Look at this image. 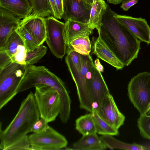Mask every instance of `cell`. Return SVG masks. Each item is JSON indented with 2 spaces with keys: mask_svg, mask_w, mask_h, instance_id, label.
<instances>
[{
  "mask_svg": "<svg viewBox=\"0 0 150 150\" xmlns=\"http://www.w3.org/2000/svg\"><path fill=\"white\" fill-rule=\"evenodd\" d=\"M114 12L107 3L106 10L98 33L120 61L128 66L137 58L141 41L117 20Z\"/></svg>",
  "mask_w": 150,
  "mask_h": 150,
  "instance_id": "obj_1",
  "label": "cell"
},
{
  "mask_svg": "<svg viewBox=\"0 0 150 150\" xmlns=\"http://www.w3.org/2000/svg\"><path fill=\"white\" fill-rule=\"evenodd\" d=\"M40 118L34 95L31 91L22 101L11 122L4 130L0 125V149L6 150L10 146L31 132L35 122Z\"/></svg>",
  "mask_w": 150,
  "mask_h": 150,
  "instance_id": "obj_2",
  "label": "cell"
},
{
  "mask_svg": "<svg viewBox=\"0 0 150 150\" xmlns=\"http://www.w3.org/2000/svg\"><path fill=\"white\" fill-rule=\"evenodd\" d=\"M25 75L17 90L22 92L41 85L46 84L53 88L59 93L62 102L60 117L67 120L70 117L71 100L64 82L44 66L27 65Z\"/></svg>",
  "mask_w": 150,
  "mask_h": 150,
  "instance_id": "obj_3",
  "label": "cell"
},
{
  "mask_svg": "<svg viewBox=\"0 0 150 150\" xmlns=\"http://www.w3.org/2000/svg\"><path fill=\"white\" fill-rule=\"evenodd\" d=\"M81 55L82 65L80 70L75 67L67 54L65 61L76 86L80 108L91 112L93 108L88 89L87 74L93 61L90 54Z\"/></svg>",
  "mask_w": 150,
  "mask_h": 150,
  "instance_id": "obj_4",
  "label": "cell"
},
{
  "mask_svg": "<svg viewBox=\"0 0 150 150\" xmlns=\"http://www.w3.org/2000/svg\"><path fill=\"white\" fill-rule=\"evenodd\" d=\"M27 66L12 62L0 71V110L18 93Z\"/></svg>",
  "mask_w": 150,
  "mask_h": 150,
  "instance_id": "obj_5",
  "label": "cell"
},
{
  "mask_svg": "<svg viewBox=\"0 0 150 150\" xmlns=\"http://www.w3.org/2000/svg\"><path fill=\"white\" fill-rule=\"evenodd\" d=\"M35 88L34 95L40 118L44 119L48 123L54 121L61 109L60 94L47 85L41 84Z\"/></svg>",
  "mask_w": 150,
  "mask_h": 150,
  "instance_id": "obj_6",
  "label": "cell"
},
{
  "mask_svg": "<svg viewBox=\"0 0 150 150\" xmlns=\"http://www.w3.org/2000/svg\"><path fill=\"white\" fill-rule=\"evenodd\" d=\"M127 90L131 102L140 114L147 113L150 103V72H142L132 77Z\"/></svg>",
  "mask_w": 150,
  "mask_h": 150,
  "instance_id": "obj_7",
  "label": "cell"
},
{
  "mask_svg": "<svg viewBox=\"0 0 150 150\" xmlns=\"http://www.w3.org/2000/svg\"><path fill=\"white\" fill-rule=\"evenodd\" d=\"M46 42L51 52L58 59H62L67 52L64 23L52 16L45 18Z\"/></svg>",
  "mask_w": 150,
  "mask_h": 150,
  "instance_id": "obj_8",
  "label": "cell"
},
{
  "mask_svg": "<svg viewBox=\"0 0 150 150\" xmlns=\"http://www.w3.org/2000/svg\"><path fill=\"white\" fill-rule=\"evenodd\" d=\"M32 150H57L66 148L68 141L62 135L49 126L45 132L28 136Z\"/></svg>",
  "mask_w": 150,
  "mask_h": 150,
  "instance_id": "obj_9",
  "label": "cell"
},
{
  "mask_svg": "<svg viewBox=\"0 0 150 150\" xmlns=\"http://www.w3.org/2000/svg\"><path fill=\"white\" fill-rule=\"evenodd\" d=\"M88 87L93 108L96 109L110 93L101 72L96 69L93 62L87 74Z\"/></svg>",
  "mask_w": 150,
  "mask_h": 150,
  "instance_id": "obj_10",
  "label": "cell"
},
{
  "mask_svg": "<svg viewBox=\"0 0 150 150\" xmlns=\"http://www.w3.org/2000/svg\"><path fill=\"white\" fill-rule=\"evenodd\" d=\"M99 115L111 125L118 129L124 124L125 117L119 110L109 93L96 109Z\"/></svg>",
  "mask_w": 150,
  "mask_h": 150,
  "instance_id": "obj_11",
  "label": "cell"
},
{
  "mask_svg": "<svg viewBox=\"0 0 150 150\" xmlns=\"http://www.w3.org/2000/svg\"><path fill=\"white\" fill-rule=\"evenodd\" d=\"M64 13L62 18L83 23L88 22L92 5L82 0H63Z\"/></svg>",
  "mask_w": 150,
  "mask_h": 150,
  "instance_id": "obj_12",
  "label": "cell"
},
{
  "mask_svg": "<svg viewBox=\"0 0 150 150\" xmlns=\"http://www.w3.org/2000/svg\"><path fill=\"white\" fill-rule=\"evenodd\" d=\"M115 17L132 32L141 41L150 44V27L146 21L141 17L135 18L114 12Z\"/></svg>",
  "mask_w": 150,
  "mask_h": 150,
  "instance_id": "obj_13",
  "label": "cell"
},
{
  "mask_svg": "<svg viewBox=\"0 0 150 150\" xmlns=\"http://www.w3.org/2000/svg\"><path fill=\"white\" fill-rule=\"evenodd\" d=\"M21 19L0 8V49L4 46L10 36L20 27Z\"/></svg>",
  "mask_w": 150,
  "mask_h": 150,
  "instance_id": "obj_14",
  "label": "cell"
},
{
  "mask_svg": "<svg viewBox=\"0 0 150 150\" xmlns=\"http://www.w3.org/2000/svg\"><path fill=\"white\" fill-rule=\"evenodd\" d=\"M20 26L23 27L40 45L45 41L46 33L45 18L31 13L21 20Z\"/></svg>",
  "mask_w": 150,
  "mask_h": 150,
  "instance_id": "obj_15",
  "label": "cell"
},
{
  "mask_svg": "<svg viewBox=\"0 0 150 150\" xmlns=\"http://www.w3.org/2000/svg\"><path fill=\"white\" fill-rule=\"evenodd\" d=\"M93 53L117 70H122L125 66L99 35L93 42Z\"/></svg>",
  "mask_w": 150,
  "mask_h": 150,
  "instance_id": "obj_16",
  "label": "cell"
},
{
  "mask_svg": "<svg viewBox=\"0 0 150 150\" xmlns=\"http://www.w3.org/2000/svg\"><path fill=\"white\" fill-rule=\"evenodd\" d=\"M0 8L23 19L33 11L32 7L28 0H0Z\"/></svg>",
  "mask_w": 150,
  "mask_h": 150,
  "instance_id": "obj_17",
  "label": "cell"
},
{
  "mask_svg": "<svg viewBox=\"0 0 150 150\" xmlns=\"http://www.w3.org/2000/svg\"><path fill=\"white\" fill-rule=\"evenodd\" d=\"M96 133L82 135L81 138L72 145L71 149L104 150L107 148Z\"/></svg>",
  "mask_w": 150,
  "mask_h": 150,
  "instance_id": "obj_18",
  "label": "cell"
},
{
  "mask_svg": "<svg viewBox=\"0 0 150 150\" xmlns=\"http://www.w3.org/2000/svg\"><path fill=\"white\" fill-rule=\"evenodd\" d=\"M64 31L67 45L76 36L85 32L91 34L94 29L89 24L68 20L64 23Z\"/></svg>",
  "mask_w": 150,
  "mask_h": 150,
  "instance_id": "obj_19",
  "label": "cell"
},
{
  "mask_svg": "<svg viewBox=\"0 0 150 150\" xmlns=\"http://www.w3.org/2000/svg\"><path fill=\"white\" fill-rule=\"evenodd\" d=\"M85 32L73 38L67 45V49L73 50L83 55H88L91 52V45L89 35Z\"/></svg>",
  "mask_w": 150,
  "mask_h": 150,
  "instance_id": "obj_20",
  "label": "cell"
},
{
  "mask_svg": "<svg viewBox=\"0 0 150 150\" xmlns=\"http://www.w3.org/2000/svg\"><path fill=\"white\" fill-rule=\"evenodd\" d=\"M107 9V3L103 0L93 3L88 23L94 29L98 30L102 23L103 17Z\"/></svg>",
  "mask_w": 150,
  "mask_h": 150,
  "instance_id": "obj_21",
  "label": "cell"
},
{
  "mask_svg": "<svg viewBox=\"0 0 150 150\" xmlns=\"http://www.w3.org/2000/svg\"><path fill=\"white\" fill-rule=\"evenodd\" d=\"M103 142L107 148L111 149L128 150H144L147 149L144 146L133 143L128 144L116 139L111 135H102L100 137Z\"/></svg>",
  "mask_w": 150,
  "mask_h": 150,
  "instance_id": "obj_22",
  "label": "cell"
},
{
  "mask_svg": "<svg viewBox=\"0 0 150 150\" xmlns=\"http://www.w3.org/2000/svg\"><path fill=\"white\" fill-rule=\"evenodd\" d=\"M75 128L82 135L96 133L92 113L90 112L77 118L75 121Z\"/></svg>",
  "mask_w": 150,
  "mask_h": 150,
  "instance_id": "obj_23",
  "label": "cell"
},
{
  "mask_svg": "<svg viewBox=\"0 0 150 150\" xmlns=\"http://www.w3.org/2000/svg\"><path fill=\"white\" fill-rule=\"evenodd\" d=\"M94 120L97 134L102 135H118V129L112 127L102 118L96 109L93 108L91 112Z\"/></svg>",
  "mask_w": 150,
  "mask_h": 150,
  "instance_id": "obj_24",
  "label": "cell"
},
{
  "mask_svg": "<svg viewBox=\"0 0 150 150\" xmlns=\"http://www.w3.org/2000/svg\"><path fill=\"white\" fill-rule=\"evenodd\" d=\"M33 8V14L46 18L53 12L49 0H28Z\"/></svg>",
  "mask_w": 150,
  "mask_h": 150,
  "instance_id": "obj_25",
  "label": "cell"
},
{
  "mask_svg": "<svg viewBox=\"0 0 150 150\" xmlns=\"http://www.w3.org/2000/svg\"><path fill=\"white\" fill-rule=\"evenodd\" d=\"M20 45H24L22 39L16 30L10 36L4 46L0 50L6 52L11 58L15 53L18 46Z\"/></svg>",
  "mask_w": 150,
  "mask_h": 150,
  "instance_id": "obj_26",
  "label": "cell"
},
{
  "mask_svg": "<svg viewBox=\"0 0 150 150\" xmlns=\"http://www.w3.org/2000/svg\"><path fill=\"white\" fill-rule=\"evenodd\" d=\"M47 49L43 45H40L33 50L27 52L25 59L26 65H32L38 63L46 53Z\"/></svg>",
  "mask_w": 150,
  "mask_h": 150,
  "instance_id": "obj_27",
  "label": "cell"
},
{
  "mask_svg": "<svg viewBox=\"0 0 150 150\" xmlns=\"http://www.w3.org/2000/svg\"><path fill=\"white\" fill-rule=\"evenodd\" d=\"M16 31L22 39L27 52L32 50L40 45L23 27L20 26Z\"/></svg>",
  "mask_w": 150,
  "mask_h": 150,
  "instance_id": "obj_28",
  "label": "cell"
},
{
  "mask_svg": "<svg viewBox=\"0 0 150 150\" xmlns=\"http://www.w3.org/2000/svg\"><path fill=\"white\" fill-rule=\"evenodd\" d=\"M137 126L141 135L150 140V115L147 113L140 114L137 120Z\"/></svg>",
  "mask_w": 150,
  "mask_h": 150,
  "instance_id": "obj_29",
  "label": "cell"
},
{
  "mask_svg": "<svg viewBox=\"0 0 150 150\" xmlns=\"http://www.w3.org/2000/svg\"><path fill=\"white\" fill-rule=\"evenodd\" d=\"M32 150L28 136L26 135L10 146L6 150Z\"/></svg>",
  "mask_w": 150,
  "mask_h": 150,
  "instance_id": "obj_30",
  "label": "cell"
},
{
  "mask_svg": "<svg viewBox=\"0 0 150 150\" xmlns=\"http://www.w3.org/2000/svg\"><path fill=\"white\" fill-rule=\"evenodd\" d=\"M27 52L24 45H19L15 53L11 58L12 62L21 64L25 65V60Z\"/></svg>",
  "mask_w": 150,
  "mask_h": 150,
  "instance_id": "obj_31",
  "label": "cell"
},
{
  "mask_svg": "<svg viewBox=\"0 0 150 150\" xmlns=\"http://www.w3.org/2000/svg\"><path fill=\"white\" fill-rule=\"evenodd\" d=\"M66 53L69 56L76 68L78 70H80L82 65L81 54L73 50L67 49Z\"/></svg>",
  "mask_w": 150,
  "mask_h": 150,
  "instance_id": "obj_32",
  "label": "cell"
},
{
  "mask_svg": "<svg viewBox=\"0 0 150 150\" xmlns=\"http://www.w3.org/2000/svg\"><path fill=\"white\" fill-rule=\"evenodd\" d=\"M34 123L31 130V132L40 133L45 131L49 125L47 121L44 119L40 118Z\"/></svg>",
  "mask_w": 150,
  "mask_h": 150,
  "instance_id": "obj_33",
  "label": "cell"
},
{
  "mask_svg": "<svg viewBox=\"0 0 150 150\" xmlns=\"http://www.w3.org/2000/svg\"><path fill=\"white\" fill-rule=\"evenodd\" d=\"M12 62L11 57L5 51L0 50V71Z\"/></svg>",
  "mask_w": 150,
  "mask_h": 150,
  "instance_id": "obj_34",
  "label": "cell"
},
{
  "mask_svg": "<svg viewBox=\"0 0 150 150\" xmlns=\"http://www.w3.org/2000/svg\"><path fill=\"white\" fill-rule=\"evenodd\" d=\"M138 2V0H125L122 1L120 7L123 10L127 11Z\"/></svg>",
  "mask_w": 150,
  "mask_h": 150,
  "instance_id": "obj_35",
  "label": "cell"
},
{
  "mask_svg": "<svg viewBox=\"0 0 150 150\" xmlns=\"http://www.w3.org/2000/svg\"><path fill=\"white\" fill-rule=\"evenodd\" d=\"M49 0L53 12V16L57 19H61L56 7L55 0Z\"/></svg>",
  "mask_w": 150,
  "mask_h": 150,
  "instance_id": "obj_36",
  "label": "cell"
},
{
  "mask_svg": "<svg viewBox=\"0 0 150 150\" xmlns=\"http://www.w3.org/2000/svg\"><path fill=\"white\" fill-rule=\"evenodd\" d=\"M55 1L59 16L62 18L64 13L63 0H55Z\"/></svg>",
  "mask_w": 150,
  "mask_h": 150,
  "instance_id": "obj_37",
  "label": "cell"
},
{
  "mask_svg": "<svg viewBox=\"0 0 150 150\" xmlns=\"http://www.w3.org/2000/svg\"><path fill=\"white\" fill-rule=\"evenodd\" d=\"M94 64L96 69L100 72H103L104 68L103 66L101 64L98 58H96L94 61Z\"/></svg>",
  "mask_w": 150,
  "mask_h": 150,
  "instance_id": "obj_38",
  "label": "cell"
},
{
  "mask_svg": "<svg viewBox=\"0 0 150 150\" xmlns=\"http://www.w3.org/2000/svg\"><path fill=\"white\" fill-rule=\"evenodd\" d=\"M109 3L117 5L120 4L122 1L125 0H106Z\"/></svg>",
  "mask_w": 150,
  "mask_h": 150,
  "instance_id": "obj_39",
  "label": "cell"
},
{
  "mask_svg": "<svg viewBox=\"0 0 150 150\" xmlns=\"http://www.w3.org/2000/svg\"><path fill=\"white\" fill-rule=\"evenodd\" d=\"M85 3L92 5L93 3V0H82Z\"/></svg>",
  "mask_w": 150,
  "mask_h": 150,
  "instance_id": "obj_40",
  "label": "cell"
},
{
  "mask_svg": "<svg viewBox=\"0 0 150 150\" xmlns=\"http://www.w3.org/2000/svg\"><path fill=\"white\" fill-rule=\"evenodd\" d=\"M147 112H148V114H149L150 115V108L149 110Z\"/></svg>",
  "mask_w": 150,
  "mask_h": 150,
  "instance_id": "obj_41",
  "label": "cell"
}]
</instances>
